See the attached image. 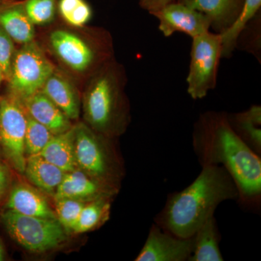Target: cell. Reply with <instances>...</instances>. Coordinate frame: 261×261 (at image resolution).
Listing matches in <instances>:
<instances>
[{
    "mask_svg": "<svg viewBox=\"0 0 261 261\" xmlns=\"http://www.w3.org/2000/svg\"><path fill=\"white\" fill-rule=\"evenodd\" d=\"M194 149L204 166H220L236 183L240 197L246 202L261 194V161L258 154L233 129L228 113L207 111L194 125Z\"/></svg>",
    "mask_w": 261,
    "mask_h": 261,
    "instance_id": "6da1fadb",
    "label": "cell"
},
{
    "mask_svg": "<svg viewBox=\"0 0 261 261\" xmlns=\"http://www.w3.org/2000/svg\"><path fill=\"white\" fill-rule=\"evenodd\" d=\"M239 197L238 187L224 168L202 166L190 186L170 197L158 225L178 238H191L221 202Z\"/></svg>",
    "mask_w": 261,
    "mask_h": 261,
    "instance_id": "7a4b0ae2",
    "label": "cell"
},
{
    "mask_svg": "<svg viewBox=\"0 0 261 261\" xmlns=\"http://www.w3.org/2000/svg\"><path fill=\"white\" fill-rule=\"evenodd\" d=\"M124 85L123 70L116 63L108 62L94 74L84 93L86 123L110 138L123 134L129 122Z\"/></svg>",
    "mask_w": 261,
    "mask_h": 261,
    "instance_id": "3957f363",
    "label": "cell"
},
{
    "mask_svg": "<svg viewBox=\"0 0 261 261\" xmlns=\"http://www.w3.org/2000/svg\"><path fill=\"white\" fill-rule=\"evenodd\" d=\"M112 139L98 133L87 123L75 125V163L84 173L118 189L121 166L111 143Z\"/></svg>",
    "mask_w": 261,
    "mask_h": 261,
    "instance_id": "277c9868",
    "label": "cell"
},
{
    "mask_svg": "<svg viewBox=\"0 0 261 261\" xmlns=\"http://www.w3.org/2000/svg\"><path fill=\"white\" fill-rule=\"evenodd\" d=\"M192 39L187 93L197 100L205 97L217 85L220 61L223 58L222 39L221 34L211 31Z\"/></svg>",
    "mask_w": 261,
    "mask_h": 261,
    "instance_id": "5b68a950",
    "label": "cell"
},
{
    "mask_svg": "<svg viewBox=\"0 0 261 261\" xmlns=\"http://www.w3.org/2000/svg\"><path fill=\"white\" fill-rule=\"evenodd\" d=\"M2 221L10 236L29 252L43 253L66 241L67 233L57 219L25 216L7 210Z\"/></svg>",
    "mask_w": 261,
    "mask_h": 261,
    "instance_id": "8992f818",
    "label": "cell"
},
{
    "mask_svg": "<svg viewBox=\"0 0 261 261\" xmlns=\"http://www.w3.org/2000/svg\"><path fill=\"white\" fill-rule=\"evenodd\" d=\"M54 67L37 42L23 44L15 51L9 80L10 94L23 101L42 90Z\"/></svg>",
    "mask_w": 261,
    "mask_h": 261,
    "instance_id": "52a82bcc",
    "label": "cell"
},
{
    "mask_svg": "<svg viewBox=\"0 0 261 261\" xmlns=\"http://www.w3.org/2000/svg\"><path fill=\"white\" fill-rule=\"evenodd\" d=\"M27 113L23 103L12 94L0 97V145L13 168L23 173Z\"/></svg>",
    "mask_w": 261,
    "mask_h": 261,
    "instance_id": "ba28073f",
    "label": "cell"
},
{
    "mask_svg": "<svg viewBox=\"0 0 261 261\" xmlns=\"http://www.w3.org/2000/svg\"><path fill=\"white\" fill-rule=\"evenodd\" d=\"M149 14L159 20V29L165 37L180 32L192 39L211 30L207 15L181 0L170 3Z\"/></svg>",
    "mask_w": 261,
    "mask_h": 261,
    "instance_id": "9c48e42d",
    "label": "cell"
},
{
    "mask_svg": "<svg viewBox=\"0 0 261 261\" xmlns=\"http://www.w3.org/2000/svg\"><path fill=\"white\" fill-rule=\"evenodd\" d=\"M49 44L58 58L70 69L85 72L97 64L103 51L68 31L56 30L49 36Z\"/></svg>",
    "mask_w": 261,
    "mask_h": 261,
    "instance_id": "30bf717a",
    "label": "cell"
},
{
    "mask_svg": "<svg viewBox=\"0 0 261 261\" xmlns=\"http://www.w3.org/2000/svg\"><path fill=\"white\" fill-rule=\"evenodd\" d=\"M193 236L181 238L168 232L158 224L152 225L145 245L136 261H185L191 257Z\"/></svg>",
    "mask_w": 261,
    "mask_h": 261,
    "instance_id": "8fae6325",
    "label": "cell"
},
{
    "mask_svg": "<svg viewBox=\"0 0 261 261\" xmlns=\"http://www.w3.org/2000/svg\"><path fill=\"white\" fill-rule=\"evenodd\" d=\"M117 192L116 187L99 181L76 168L65 172L53 197L55 200L69 198L89 202L103 197L112 198Z\"/></svg>",
    "mask_w": 261,
    "mask_h": 261,
    "instance_id": "7c38bea8",
    "label": "cell"
},
{
    "mask_svg": "<svg viewBox=\"0 0 261 261\" xmlns=\"http://www.w3.org/2000/svg\"><path fill=\"white\" fill-rule=\"evenodd\" d=\"M7 210L25 216L57 219L56 213L40 190L25 183H18L10 188Z\"/></svg>",
    "mask_w": 261,
    "mask_h": 261,
    "instance_id": "4fadbf2b",
    "label": "cell"
},
{
    "mask_svg": "<svg viewBox=\"0 0 261 261\" xmlns=\"http://www.w3.org/2000/svg\"><path fill=\"white\" fill-rule=\"evenodd\" d=\"M29 116L47 127L53 135H58L71 128L70 120L42 91L22 101Z\"/></svg>",
    "mask_w": 261,
    "mask_h": 261,
    "instance_id": "5bb4252c",
    "label": "cell"
},
{
    "mask_svg": "<svg viewBox=\"0 0 261 261\" xmlns=\"http://www.w3.org/2000/svg\"><path fill=\"white\" fill-rule=\"evenodd\" d=\"M202 12L211 21L212 32L221 34L232 27L243 8L245 0H181Z\"/></svg>",
    "mask_w": 261,
    "mask_h": 261,
    "instance_id": "9a60e30c",
    "label": "cell"
},
{
    "mask_svg": "<svg viewBox=\"0 0 261 261\" xmlns=\"http://www.w3.org/2000/svg\"><path fill=\"white\" fill-rule=\"evenodd\" d=\"M70 120L80 117L81 102L78 92L66 77L54 71L47 79L42 89Z\"/></svg>",
    "mask_w": 261,
    "mask_h": 261,
    "instance_id": "2e32d148",
    "label": "cell"
},
{
    "mask_svg": "<svg viewBox=\"0 0 261 261\" xmlns=\"http://www.w3.org/2000/svg\"><path fill=\"white\" fill-rule=\"evenodd\" d=\"M23 173L33 186L44 193L54 196L65 172L41 154H36L27 158Z\"/></svg>",
    "mask_w": 261,
    "mask_h": 261,
    "instance_id": "e0dca14e",
    "label": "cell"
},
{
    "mask_svg": "<svg viewBox=\"0 0 261 261\" xmlns=\"http://www.w3.org/2000/svg\"><path fill=\"white\" fill-rule=\"evenodd\" d=\"M0 27L13 42L22 45L34 41V25L25 13L22 3L0 5Z\"/></svg>",
    "mask_w": 261,
    "mask_h": 261,
    "instance_id": "ac0fdd59",
    "label": "cell"
},
{
    "mask_svg": "<svg viewBox=\"0 0 261 261\" xmlns=\"http://www.w3.org/2000/svg\"><path fill=\"white\" fill-rule=\"evenodd\" d=\"M39 154L65 172L78 168L75 158V126L53 135Z\"/></svg>",
    "mask_w": 261,
    "mask_h": 261,
    "instance_id": "d6986e66",
    "label": "cell"
},
{
    "mask_svg": "<svg viewBox=\"0 0 261 261\" xmlns=\"http://www.w3.org/2000/svg\"><path fill=\"white\" fill-rule=\"evenodd\" d=\"M228 118L233 129L244 142L256 153H260V106L254 105L243 112L228 113Z\"/></svg>",
    "mask_w": 261,
    "mask_h": 261,
    "instance_id": "ffe728a7",
    "label": "cell"
},
{
    "mask_svg": "<svg viewBox=\"0 0 261 261\" xmlns=\"http://www.w3.org/2000/svg\"><path fill=\"white\" fill-rule=\"evenodd\" d=\"M194 247L190 261H223L219 234L214 216L207 219L193 235Z\"/></svg>",
    "mask_w": 261,
    "mask_h": 261,
    "instance_id": "44dd1931",
    "label": "cell"
},
{
    "mask_svg": "<svg viewBox=\"0 0 261 261\" xmlns=\"http://www.w3.org/2000/svg\"><path fill=\"white\" fill-rule=\"evenodd\" d=\"M111 199L103 197L87 202L71 233L87 232L105 224L109 219Z\"/></svg>",
    "mask_w": 261,
    "mask_h": 261,
    "instance_id": "7402d4cb",
    "label": "cell"
},
{
    "mask_svg": "<svg viewBox=\"0 0 261 261\" xmlns=\"http://www.w3.org/2000/svg\"><path fill=\"white\" fill-rule=\"evenodd\" d=\"M261 0H245L238 20L227 31L221 34L222 39V58H229L236 50V39L241 29L260 12Z\"/></svg>",
    "mask_w": 261,
    "mask_h": 261,
    "instance_id": "603a6c76",
    "label": "cell"
},
{
    "mask_svg": "<svg viewBox=\"0 0 261 261\" xmlns=\"http://www.w3.org/2000/svg\"><path fill=\"white\" fill-rule=\"evenodd\" d=\"M235 48L251 55L261 63L260 12L250 19L239 33Z\"/></svg>",
    "mask_w": 261,
    "mask_h": 261,
    "instance_id": "cb8c5ba5",
    "label": "cell"
},
{
    "mask_svg": "<svg viewBox=\"0 0 261 261\" xmlns=\"http://www.w3.org/2000/svg\"><path fill=\"white\" fill-rule=\"evenodd\" d=\"M58 10L72 27H82L92 18V10L85 0H59Z\"/></svg>",
    "mask_w": 261,
    "mask_h": 261,
    "instance_id": "d4e9b609",
    "label": "cell"
},
{
    "mask_svg": "<svg viewBox=\"0 0 261 261\" xmlns=\"http://www.w3.org/2000/svg\"><path fill=\"white\" fill-rule=\"evenodd\" d=\"M53 135L47 127L35 121L27 113L25 135V152L27 155L40 153Z\"/></svg>",
    "mask_w": 261,
    "mask_h": 261,
    "instance_id": "484cf974",
    "label": "cell"
},
{
    "mask_svg": "<svg viewBox=\"0 0 261 261\" xmlns=\"http://www.w3.org/2000/svg\"><path fill=\"white\" fill-rule=\"evenodd\" d=\"M59 0H25L24 10L34 25H42L54 20Z\"/></svg>",
    "mask_w": 261,
    "mask_h": 261,
    "instance_id": "4316f807",
    "label": "cell"
},
{
    "mask_svg": "<svg viewBox=\"0 0 261 261\" xmlns=\"http://www.w3.org/2000/svg\"><path fill=\"white\" fill-rule=\"evenodd\" d=\"M55 201V213L57 219L67 233H71L87 202L69 198L58 199Z\"/></svg>",
    "mask_w": 261,
    "mask_h": 261,
    "instance_id": "83f0119b",
    "label": "cell"
},
{
    "mask_svg": "<svg viewBox=\"0 0 261 261\" xmlns=\"http://www.w3.org/2000/svg\"><path fill=\"white\" fill-rule=\"evenodd\" d=\"M15 53L14 42L0 27V67L5 80L8 81Z\"/></svg>",
    "mask_w": 261,
    "mask_h": 261,
    "instance_id": "f1b7e54d",
    "label": "cell"
},
{
    "mask_svg": "<svg viewBox=\"0 0 261 261\" xmlns=\"http://www.w3.org/2000/svg\"><path fill=\"white\" fill-rule=\"evenodd\" d=\"M11 188V172L5 163L0 162V201L3 200Z\"/></svg>",
    "mask_w": 261,
    "mask_h": 261,
    "instance_id": "f546056e",
    "label": "cell"
},
{
    "mask_svg": "<svg viewBox=\"0 0 261 261\" xmlns=\"http://www.w3.org/2000/svg\"><path fill=\"white\" fill-rule=\"evenodd\" d=\"M138 1L141 8L150 13L178 0H138Z\"/></svg>",
    "mask_w": 261,
    "mask_h": 261,
    "instance_id": "4dcf8cb0",
    "label": "cell"
},
{
    "mask_svg": "<svg viewBox=\"0 0 261 261\" xmlns=\"http://www.w3.org/2000/svg\"><path fill=\"white\" fill-rule=\"evenodd\" d=\"M5 257V252L1 239H0V261L4 260Z\"/></svg>",
    "mask_w": 261,
    "mask_h": 261,
    "instance_id": "1f68e13d",
    "label": "cell"
},
{
    "mask_svg": "<svg viewBox=\"0 0 261 261\" xmlns=\"http://www.w3.org/2000/svg\"><path fill=\"white\" fill-rule=\"evenodd\" d=\"M5 80L4 74H3V70H2L1 67H0V86H1L2 82Z\"/></svg>",
    "mask_w": 261,
    "mask_h": 261,
    "instance_id": "d6a6232c",
    "label": "cell"
}]
</instances>
